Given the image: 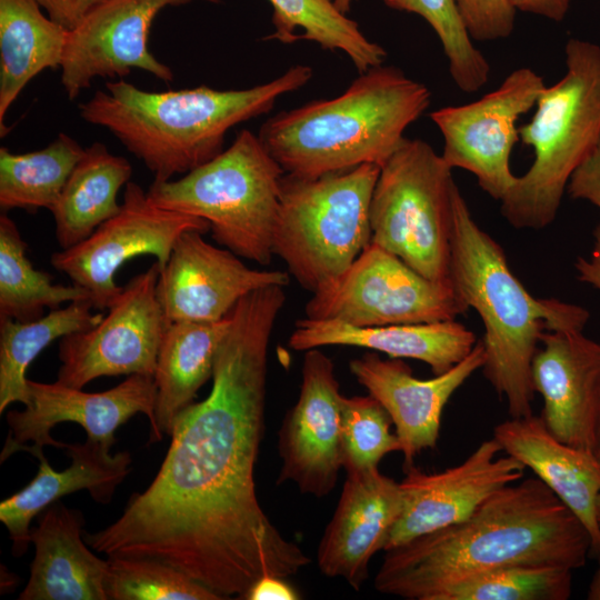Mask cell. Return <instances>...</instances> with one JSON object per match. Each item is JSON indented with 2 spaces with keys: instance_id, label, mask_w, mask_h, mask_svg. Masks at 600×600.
Wrapping results in <instances>:
<instances>
[{
  "instance_id": "cell-45",
  "label": "cell",
  "mask_w": 600,
  "mask_h": 600,
  "mask_svg": "<svg viewBox=\"0 0 600 600\" xmlns=\"http://www.w3.org/2000/svg\"><path fill=\"white\" fill-rule=\"evenodd\" d=\"M596 516H597V522L600 529V494L598 496V499L596 502Z\"/></svg>"
},
{
  "instance_id": "cell-36",
  "label": "cell",
  "mask_w": 600,
  "mask_h": 600,
  "mask_svg": "<svg viewBox=\"0 0 600 600\" xmlns=\"http://www.w3.org/2000/svg\"><path fill=\"white\" fill-rule=\"evenodd\" d=\"M386 409L370 394L342 398L341 442L346 471L378 468L382 458L401 451Z\"/></svg>"
},
{
  "instance_id": "cell-32",
  "label": "cell",
  "mask_w": 600,
  "mask_h": 600,
  "mask_svg": "<svg viewBox=\"0 0 600 600\" xmlns=\"http://www.w3.org/2000/svg\"><path fill=\"white\" fill-rule=\"evenodd\" d=\"M16 222L0 214V319L29 322L43 316L44 308L63 302L90 300L89 292L77 286L52 283V277L33 268Z\"/></svg>"
},
{
  "instance_id": "cell-19",
  "label": "cell",
  "mask_w": 600,
  "mask_h": 600,
  "mask_svg": "<svg viewBox=\"0 0 600 600\" xmlns=\"http://www.w3.org/2000/svg\"><path fill=\"white\" fill-rule=\"evenodd\" d=\"M484 363L481 341L450 370L419 379L402 359L368 352L349 363L350 372L389 413L400 441L404 469L437 446L443 409L453 393Z\"/></svg>"
},
{
  "instance_id": "cell-35",
  "label": "cell",
  "mask_w": 600,
  "mask_h": 600,
  "mask_svg": "<svg viewBox=\"0 0 600 600\" xmlns=\"http://www.w3.org/2000/svg\"><path fill=\"white\" fill-rule=\"evenodd\" d=\"M393 10L416 13L437 33L454 84L466 93L480 90L489 80L490 64L476 48L454 0H383Z\"/></svg>"
},
{
  "instance_id": "cell-43",
  "label": "cell",
  "mask_w": 600,
  "mask_h": 600,
  "mask_svg": "<svg viewBox=\"0 0 600 600\" xmlns=\"http://www.w3.org/2000/svg\"><path fill=\"white\" fill-rule=\"evenodd\" d=\"M598 560V566L592 574L590 580L586 598L588 600H600V558Z\"/></svg>"
},
{
  "instance_id": "cell-22",
  "label": "cell",
  "mask_w": 600,
  "mask_h": 600,
  "mask_svg": "<svg viewBox=\"0 0 600 600\" xmlns=\"http://www.w3.org/2000/svg\"><path fill=\"white\" fill-rule=\"evenodd\" d=\"M492 438L502 452L530 469L582 522L591 538V558H600L596 502L600 494V460L557 439L533 413L497 424Z\"/></svg>"
},
{
  "instance_id": "cell-37",
  "label": "cell",
  "mask_w": 600,
  "mask_h": 600,
  "mask_svg": "<svg viewBox=\"0 0 600 600\" xmlns=\"http://www.w3.org/2000/svg\"><path fill=\"white\" fill-rule=\"evenodd\" d=\"M459 16L476 41L508 38L514 29L517 9L512 0H454Z\"/></svg>"
},
{
  "instance_id": "cell-11",
  "label": "cell",
  "mask_w": 600,
  "mask_h": 600,
  "mask_svg": "<svg viewBox=\"0 0 600 600\" xmlns=\"http://www.w3.org/2000/svg\"><path fill=\"white\" fill-rule=\"evenodd\" d=\"M209 230L203 219L156 206L140 184L129 181L119 211L86 240L52 253L50 262L89 292L94 309H108L122 290L114 274L128 260L150 254L162 269L181 234Z\"/></svg>"
},
{
  "instance_id": "cell-18",
  "label": "cell",
  "mask_w": 600,
  "mask_h": 600,
  "mask_svg": "<svg viewBox=\"0 0 600 600\" xmlns=\"http://www.w3.org/2000/svg\"><path fill=\"white\" fill-rule=\"evenodd\" d=\"M202 234H181L160 271L157 296L169 323L217 322L246 296L289 284V272L249 268L239 256L212 246Z\"/></svg>"
},
{
  "instance_id": "cell-17",
  "label": "cell",
  "mask_w": 600,
  "mask_h": 600,
  "mask_svg": "<svg viewBox=\"0 0 600 600\" xmlns=\"http://www.w3.org/2000/svg\"><path fill=\"white\" fill-rule=\"evenodd\" d=\"M493 439L482 441L462 462L438 472L414 466L400 481L403 509L383 551L468 519L487 499L521 480L526 467L501 453Z\"/></svg>"
},
{
  "instance_id": "cell-4",
  "label": "cell",
  "mask_w": 600,
  "mask_h": 600,
  "mask_svg": "<svg viewBox=\"0 0 600 600\" xmlns=\"http://www.w3.org/2000/svg\"><path fill=\"white\" fill-rule=\"evenodd\" d=\"M449 282L482 320V373L511 418L532 414L531 364L548 331H583L590 313L578 304L533 297L512 272L501 246L454 197Z\"/></svg>"
},
{
  "instance_id": "cell-46",
  "label": "cell",
  "mask_w": 600,
  "mask_h": 600,
  "mask_svg": "<svg viewBox=\"0 0 600 600\" xmlns=\"http://www.w3.org/2000/svg\"><path fill=\"white\" fill-rule=\"evenodd\" d=\"M594 454L600 460V426H599V431H598V438H597V444H596V449H594Z\"/></svg>"
},
{
  "instance_id": "cell-15",
  "label": "cell",
  "mask_w": 600,
  "mask_h": 600,
  "mask_svg": "<svg viewBox=\"0 0 600 600\" xmlns=\"http://www.w3.org/2000/svg\"><path fill=\"white\" fill-rule=\"evenodd\" d=\"M193 1L220 0H104L68 32L62 58L61 84L69 100L91 87L98 78L128 76L132 69L171 82L172 70L149 49L153 20L167 7Z\"/></svg>"
},
{
  "instance_id": "cell-12",
  "label": "cell",
  "mask_w": 600,
  "mask_h": 600,
  "mask_svg": "<svg viewBox=\"0 0 600 600\" xmlns=\"http://www.w3.org/2000/svg\"><path fill=\"white\" fill-rule=\"evenodd\" d=\"M161 268L153 262L131 278L94 327L59 342L57 381L82 389L106 376H153L169 324L157 296Z\"/></svg>"
},
{
  "instance_id": "cell-39",
  "label": "cell",
  "mask_w": 600,
  "mask_h": 600,
  "mask_svg": "<svg viewBox=\"0 0 600 600\" xmlns=\"http://www.w3.org/2000/svg\"><path fill=\"white\" fill-rule=\"evenodd\" d=\"M104 0H37L44 12L68 31L74 29Z\"/></svg>"
},
{
  "instance_id": "cell-30",
  "label": "cell",
  "mask_w": 600,
  "mask_h": 600,
  "mask_svg": "<svg viewBox=\"0 0 600 600\" xmlns=\"http://www.w3.org/2000/svg\"><path fill=\"white\" fill-rule=\"evenodd\" d=\"M274 31L267 37L281 43L306 40L332 52H343L360 72L382 64L387 51L363 34L359 24L331 0H269Z\"/></svg>"
},
{
  "instance_id": "cell-33",
  "label": "cell",
  "mask_w": 600,
  "mask_h": 600,
  "mask_svg": "<svg viewBox=\"0 0 600 600\" xmlns=\"http://www.w3.org/2000/svg\"><path fill=\"white\" fill-rule=\"evenodd\" d=\"M572 570L553 566H506L459 579L431 600H568Z\"/></svg>"
},
{
  "instance_id": "cell-44",
  "label": "cell",
  "mask_w": 600,
  "mask_h": 600,
  "mask_svg": "<svg viewBox=\"0 0 600 600\" xmlns=\"http://www.w3.org/2000/svg\"><path fill=\"white\" fill-rule=\"evenodd\" d=\"M334 7L343 14H347L351 8L352 0H331Z\"/></svg>"
},
{
  "instance_id": "cell-10",
  "label": "cell",
  "mask_w": 600,
  "mask_h": 600,
  "mask_svg": "<svg viewBox=\"0 0 600 600\" xmlns=\"http://www.w3.org/2000/svg\"><path fill=\"white\" fill-rule=\"evenodd\" d=\"M468 310L449 281L431 280L373 243L304 307L307 318L354 327L456 320Z\"/></svg>"
},
{
  "instance_id": "cell-42",
  "label": "cell",
  "mask_w": 600,
  "mask_h": 600,
  "mask_svg": "<svg viewBox=\"0 0 600 600\" xmlns=\"http://www.w3.org/2000/svg\"><path fill=\"white\" fill-rule=\"evenodd\" d=\"M517 11L561 22L567 16L571 0H512Z\"/></svg>"
},
{
  "instance_id": "cell-13",
  "label": "cell",
  "mask_w": 600,
  "mask_h": 600,
  "mask_svg": "<svg viewBox=\"0 0 600 600\" xmlns=\"http://www.w3.org/2000/svg\"><path fill=\"white\" fill-rule=\"evenodd\" d=\"M544 88L540 74L521 67L480 99L432 111L430 118L443 139L444 162L472 173L487 194L501 201L517 178L510 168L511 151L520 140L517 122L536 107Z\"/></svg>"
},
{
  "instance_id": "cell-1",
  "label": "cell",
  "mask_w": 600,
  "mask_h": 600,
  "mask_svg": "<svg viewBox=\"0 0 600 600\" xmlns=\"http://www.w3.org/2000/svg\"><path fill=\"white\" fill-rule=\"evenodd\" d=\"M284 302L283 287L273 286L236 304L209 394L176 417L150 486L129 498L112 524L83 531L93 551L160 559L222 599H242L258 579H287L310 563L269 520L254 482L268 347Z\"/></svg>"
},
{
  "instance_id": "cell-38",
  "label": "cell",
  "mask_w": 600,
  "mask_h": 600,
  "mask_svg": "<svg viewBox=\"0 0 600 600\" xmlns=\"http://www.w3.org/2000/svg\"><path fill=\"white\" fill-rule=\"evenodd\" d=\"M567 193L574 200H584L600 211V140L572 173Z\"/></svg>"
},
{
  "instance_id": "cell-2",
  "label": "cell",
  "mask_w": 600,
  "mask_h": 600,
  "mask_svg": "<svg viewBox=\"0 0 600 600\" xmlns=\"http://www.w3.org/2000/svg\"><path fill=\"white\" fill-rule=\"evenodd\" d=\"M377 591L431 600L443 587L506 566L576 570L591 557L582 522L537 477L494 492L468 519L384 551Z\"/></svg>"
},
{
  "instance_id": "cell-24",
  "label": "cell",
  "mask_w": 600,
  "mask_h": 600,
  "mask_svg": "<svg viewBox=\"0 0 600 600\" xmlns=\"http://www.w3.org/2000/svg\"><path fill=\"white\" fill-rule=\"evenodd\" d=\"M473 331L456 321L354 327L338 320L299 319L289 347L307 351L329 346L366 348L393 359H414L441 374L463 360L477 344Z\"/></svg>"
},
{
  "instance_id": "cell-5",
  "label": "cell",
  "mask_w": 600,
  "mask_h": 600,
  "mask_svg": "<svg viewBox=\"0 0 600 600\" xmlns=\"http://www.w3.org/2000/svg\"><path fill=\"white\" fill-rule=\"evenodd\" d=\"M430 102L424 83L382 63L360 72L336 98L276 113L258 137L287 174L316 178L366 163L381 168Z\"/></svg>"
},
{
  "instance_id": "cell-31",
  "label": "cell",
  "mask_w": 600,
  "mask_h": 600,
  "mask_svg": "<svg viewBox=\"0 0 600 600\" xmlns=\"http://www.w3.org/2000/svg\"><path fill=\"white\" fill-rule=\"evenodd\" d=\"M84 148L72 137L60 132L44 148L13 153L0 148V209L51 211Z\"/></svg>"
},
{
  "instance_id": "cell-25",
  "label": "cell",
  "mask_w": 600,
  "mask_h": 600,
  "mask_svg": "<svg viewBox=\"0 0 600 600\" xmlns=\"http://www.w3.org/2000/svg\"><path fill=\"white\" fill-rule=\"evenodd\" d=\"M70 466L54 470L39 456L36 477L20 491L0 503V520L9 531L12 554L21 557L28 550L31 520L60 498L79 490H88L99 503H109L117 487L130 472L132 462L128 451L110 453L111 448L89 438L83 443L67 444Z\"/></svg>"
},
{
  "instance_id": "cell-14",
  "label": "cell",
  "mask_w": 600,
  "mask_h": 600,
  "mask_svg": "<svg viewBox=\"0 0 600 600\" xmlns=\"http://www.w3.org/2000/svg\"><path fill=\"white\" fill-rule=\"evenodd\" d=\"M28 403L24 410H10L6 418L9 434L1 451L3 462L11 454L26 451L38 458L44 446L66 449L68 443L54 440L51 429L64 421L80 424L87 438L109 448L116 442V430L136 413H143L154 429L157 388L153 376L131 374L118 386L97 393L71 388L58 381L28 379Z\"/></svg>"
},
{
  "instance_id": "cell-21",
  "label": "cell",
  "mask_w": 600,
  "mask_h": 600,
  "mask_svg": "<svg viewBox=\"0 0 600 600\" xmlns=\"http://www.w3.org/2000/svg\"><path fill=\"white\" fill-rule=\"evenodd\" d=\"M403 509L400 481L379 468L347 471L339 502L320 540V571L341 578L360 590L369 577V562L383 551Z\"/></svg>"
},
{
  "instance_id": "cell-29",
  "label": "cell",
  "mask_w": 600,
  "mask_h": 600,
  "mask_svg": "<svg viewBox=\"0 0 600 600\" xmlns=\"http://www.w3.org/2000/svg\"><path fill=\"white\" fill-rule=\"evenodd\" d=\"M92 309L91 301L83 299L29 322L0 319V413L13 402L28 403L26 372L44 348L101 321L104 314L93 313Z\"/></svg>"
},
{
  "instance_id": "cell-7",
  "label": "cell",
  "mask_w": 600,
  "mask_h": 600,
  "mask_svg": "<svg viewBox=\"0 0 600 600\" xmlns=\"http://www.w3.org/2000/svg\"><path fill=\"white\" fill-rule=\"evenodd\" d=\"M283 176L258 134L241 130L228 149L180 179L153 180L147 196L160 208L206 220L221 247L268 266Z\"/></svg>"
},
{
  "instance_id": "cell-34",
  "label": "cell",
  "mask_w": 600,
  "mask_h": 600,
  "mask_svg": "<svg viewBox=\"0 0 600 600\" xmlns=\"http://www.w3.org/2000/svg\"><path fill=\"white\" fill-rule=\"evenodd\" d=\"M109 600H222L172 564L149 557H108Z\"/></svg>"
},
{
  "instance_id": "cell-26",
  "label": "cell",
  "mask_w": 600,
  "mask_h": 600,
  "mask_svg": "<svg viewBox=\"0 0 600 600\" xmlns=\"http://www.w3.org/2000/svg\"><path fill=\"white\" fill-rule=\"evenodd\" d=\"M231 322H170L163 333L153 374L157 398L150 442L170 436L176 417L194 402L198 390L212 379L218 348Z\"/></svg>"
},
{
  "instance_id": "cell-27",
  "label": "cell",
  "mask_w": 600,
  "mask_h": 600,
  "mask_svg": "<svg viewBox=\"0 0 600 600\" xmlns=\"http://www.w3.org/2000/svg\"><path fill=\"white\" fill-rule=\"evenodd\" d=\"M37 0H0V134L6 116L26 86L46 69H60L68 30Z\"/></svg>"
},
{
  "instance_id": "cell-40",
  "label": "cell",
  "mask_w": 600,
  "mask_h": 600,
  "mask_svg": "<svg viewBox=\"0 0 600 600\" xmlns=\"http://www.w3.org/2000/svg\"><path fill=\"white\" fill-rule=\"evenodd\" d=\"M300 596L286 579L264 576L246 592L242 600H297Z\"/></svg>"
},
{
  "instance_id": "cell-20",
  "label": "cell",
  "mask_w": 600,
  "mask_h": 600,
  "mask_svg": "<svg viewBox=\"0 0 600 600\" xmlns=\"http://www.w3.org/2000/svg\"><path fill=\"white\" fill-rule=\"evenodd\" d=\"M540 414L560 441L594 453L600 426V343L583 331H548L531 364Z\"/></svg>"
},
{
  "instance_id": "cell-16",
  "label": "cell",
  "mask_w": 600,
  "mask_h": 600,
  "mask_svg": "<svg viewBox=\"0 0 600 600\" xmlns=\"http://www.w3.org/2000/svg\"><path fill=\"white\" fill-rule=\"evenodd\" d=\"M300 393L279 430L278 484L328 496L343 468L340 392L332 360L319 348L304 351Z\"/></svg>"
},
{
  "instance_id": "cell-41",
  "label": "cell",
  "mask_w": 600,
  "mask_h": 600,
  "mask_svg": "<svg viewBox=\"0 0 600 600\" xmlns=\"http://www.w3.org/2000/svg\"><path fill=\"white\" fill-rule=\"evenodd\" d=\"M577 278L600 292V221L593 230L592 249L588 257H579L574 262Z\"/></svg>"
},
{
  "instance_id": "cell-6",
  "label": "cell",
  "mask_w": 600,
  "mask_h": 600,
  "mask_svg": "<svg viewBox=\"0 0 600 600\" xmlns=\"http://www.w3.org/2000/svg\"><path fill=\"white\" fill-rule=\"evenodd\" d=\"M566 72L540 93L520 140L534 159L500 201L516 229L541 230L556 219L572 173L600 140V46L570 38Z\"/></svg>"
},
{
  "instance_id": "cell-28",
  "label": "cell",
  "mask_w": 600,
  "mask_h": 600,
  "mask_svg": "<svg viewBox=\"0 0 600 600\" xmlns=\"http://www.w3.org/2000/svg\"><path fill=\"white\" fill-rule=\"evenodd\" d=\"M131 174L130 162L111 153L106 144L94 142L84 148L51 210L61 249L86 240L119 211L117 196Z\"/></svg>"
},
{
  "instance_id": "cell-3",
  "label": "cell",
  "mask_w": 600,
  "mask_h": 600,
  "mask_svg": "<svg viewBox=\"0 0 600 600\" xmlns=\"http://www.w3.org/2000/svg\"><path fill=\"white\" fill-rule=\"evenodd\" d=\"M311 67L297 64L273 80L240 90L196 88L146 91L119 79L78 104L83 121L104 128L154 181H168L207 163L224 149L227 132L269 112L276 101L304 87Z\"/></svg>"
},
{
  "instance_id": "cell-9",
  "label": "cell",
  "mask_w": 600,
  "mask_h": 600,
  "mask_svg": "<svg viewBox=\"0 0 600 600\" xmlns=\"http://www.w3.org/2000/svg\"><path fill=\"white\" fill-rule=\"evenodd\" d=\"M458 190L441 154L406 138L380 168L370 203L371 243L431 280L449 281Z\"/></svg>"
},
{
  "instance_id": "cell-23",
  "label": "cell",
  "mask_w": 600,
  "mask_h": 600,
  "mask_svg": "<svg viewBox=\"0 0 600 600\" xmlns=\"http://www.w3.org/2000/svg\"><path fill=\"white\" fill-rule=\"evenodd\" d=\"M30 529L36 556L20 600H109V563L88 549L83 514L56 501Z\"/></svg>"
},
{
  "instance_id": "cell-8",
  "label": "cell",
  "mask_w": 600,
  "mask_h": 600,
  "mask_svg": "<svg viewBox=\"0 0 600 600\" xmlns=\"http://www.w3.org/2000/svg\"><path fill=\"white\" fill-rule=\"evenodd\" d=\"M379 173L372 163L316 178L284 173L272 252L311 293L371 243L370 203Z\"/></svg>"
}]
</instances>
